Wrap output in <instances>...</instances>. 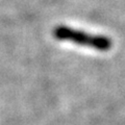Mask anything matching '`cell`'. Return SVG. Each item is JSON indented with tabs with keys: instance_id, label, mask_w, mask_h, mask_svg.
<instances>
[{
	"instance_id": "obj_1",
	"label": "cell",
	"mask_w": 125,
	"mask_h": 125,
	"mask_svg": "<svg viewBox=\"0 0 125 125\" xmlns=\"http://www.w3.org/2000/svg\"><path fill=\"white\" fill-rule=\"evenodd\" d=\"M53 36L56 40L70 41L77 45L87 46L99 51H107L112 47V40L107 37L90 34L85 31L73 29L62 25L54 28Z\"/></svg>"
}]
</instances>
